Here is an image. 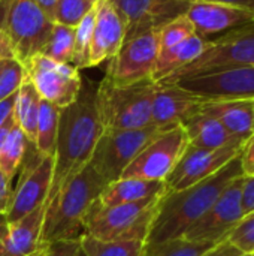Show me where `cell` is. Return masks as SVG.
I'll return each mask as SVG.
<instances>
[{
  "instance_id": "obj_1",
  "label": "cell",
  "mask_w": 254,
  "mask_h": 256,
  "mask_svg": "<svg viewBox=\"0 0 254 256\" xmlns=\"http://www.w3.org/2000/svg\"><path fill=\"white\" fill-rule=\"evenodd\" d=\"M96 90L97 84L82 80L78 98L60 110L52 182L46 204L55 200L91 160L94 147L103 132L96 105Z\"/></svg>"
},
{
  "instance_id": "obj_2",
  "label": "cell",
  "mask_w": 254,
  "mask_h": 256,
  "mask_svg": "<svg viewBox=\"0 0 254 256\" xmlns=\"http://www.w3.org/2000/svg\"><path fill=\"white\" fill-rule=\"evenodd\" d=\"M243 174L241 154H238L214 176L183 190L166 194L159 201L157 214L145 244L183 237L186 231L211 208L222 192Z\"/></svg>"
},
{
  "instance_id": "obj_3",
  "label": "cell",
  "mask_w": 254,
  "mask_h": 256,
  "mask_svg": "<svg viewBox=\"0 0 254 256\" xmlns=\"http://www.w3.org/2000/svg\"><path fill=\"white\" fill-rule=\"evenodd\" d=\"M106 184L87 165L55 200L46 204L40 244L61 240H81L85 236L84 219Z\"/></svg>"
},
{
  "instance_id": "obj_4",
  "label": "cell",
  "mask_w": 254,
  "mask_h": 256,
  "mask_svg": "<svg viewBox=\"0 0 254 256\" xmlns=\"http://www.w3.org/2000/svg\"><path fill=\"white\" fill-rule=\"evenodd\" d=\"M162 198H148L114 207H103L96 201L84 219L85 236L100 242L147 243Z\"/></svg>"
},
{
  "instance_id": "obj_5",
  "label": "cell",
  "mask_w": 254,
  "mask_h": 256,
  "mask_svg": "<svg viewBox=\"0 0 254 256\" xmlns=\"http://www.w3.org/2000/svg\"><path fill=\"white\" fill-rule=\"evenodd\" d=\"M154 90L156 82L151 80L117 86L103 78L96 90V105L103 130L150 126Z\"/></svg>"
},
{
  "instance_id": "obj_6",
  "label": "cell",
  "mask_w": 254,
  "mask_h": 256,
  "mask_svg": "<svg viewBox=\"0 0 254 256\" xmlns=\"http://www.w3.org/2000/svg\"><path fill=\"white\" fill-rule=\"evenodd\" d=\"M52 24L34 0H0V27L21 63L42 52Z\"/></svg>"
},
{
  "instance_id": "obj_7",
  "label": "cell",
  "mask_w": 254,
  "mask_h": 256,
  "mask_svg": "<svg viewBox=\"0 0 254 256\" xmlns=\"http://www.w3.org/2000/svg\"><path fill=\"white\" fill-rule=\"evenodd\" d=\"M168 129L172 128L150 124L139 129L103 130L88 165L106 183L115 182L121 177L129 164Z\"/></svg>"
},
{
  "instance_id": "obj_8",
  "label": "cell",
  "mask_w": 254,
  "mask_h": 256,
  "mask_svg": "<svg viewBox=\"0 0 254 256\" xmlns=\"http://www.w3.org/2000/svg\"><path fill=\"white\" fill-rule=\"evenodd\" d=\"M240 66H254V21L210 40L208 48L196 60L159 82L169 84L183 76Z\"/></svg>"
},
{
  "instance_id": "obj_9",
  "label": "cell",
  "mask_w": 254,
  "mask_h": 256,
  "mask_svg": "<svg viewBox=\"0 0 254 256\" xmlns=\"http://www.w3.org/2000/svg\"><path fill=\"white\" fill-rule=\"evenodd\" d=\"M25 76L39 96L60 110L70 105L79 94L82 76L79 69L69 63H58L43 54H36L22 63Z\"/></svg>"
},
{
  "instance_id": "obj_10",
  "label": "cell",
  "mask_w": 254,
  "mask_h": 256,
  "mask_svg": "<svg viewBox=\"0 0 254 256\" xmlns=\"http://www.w3.org/2000/svg\"><path fill=\"white\" fill-rule=\"evenodd\" d=\"M159 56V32H148L124 40L117 54L108 60L105 80L117 86L153 81Z\"/></svg>"
},
{
  "instance_id": "obj_11",
  "label": "cell",
  "mask_w": 254,
  "mask_h": 256,
  "mask_svg": "<svg viewBox=\"0 0 254 256\" xmlns=\"http://www.w3.org/2000/svg\"><path fill=\"white\" fill-rule=\"evenodd\" d=\"M189 146L187 134L183 126H175L151 141L123 171L120 178L162 180L169 176L186 147Z\"/></svg>"
},
{
  "instance_id": "obj_12",
  "label": "cell",
  "mask_w": 254,
  "mask_h": 256,
  "mask_svg": "<svg viewBox=\"0 0 254 256\" xmlns=\"http://www.w3.org/2000/svg\"><path fill=\"white\" fill-rule=\"evenodd\" d=\"M174 84H178L208 102L254 99V66L226 68L189 75L177 80Z\"/></svg>"
},
{
  "instance_id": "obj_13",
  "label": "cell",
  "mask_w": 254,
  "mask_h": 256,
  "mask_svg": "<svg viewBox=\"0 0 254 256\" xmlns=\"http://www.w3.org/2000/svg\"><path fill=\"white\" fill-rule=\"evenodd\" d=\"M244 176V174H243ZM234 180L211 206V208L196 220L183 236L192 242H208L219 244L231 236L244 218L241 206V180Z\"/></svg>"
},
{
  "instance_id": "obj_14",
  "label": "cell",
  "mask_w": 254,
  "mask_h": 256,
  "mask_svg": "<svg viewBox=\"0 0 254 256\" xmlns=\"http://www.w3.org/2000/svg\"><path fill=\"white\" fill-rule=\"evenodd\" d=\"M244 146H229L223 148H201L189 144L165 178L166 194L190 188L225 168L231 160L241 154Z\"/></svg>"
},
{
  "instance_id": "obj_15",
  "label": "cell",
  "mask_w": 254,
  "mask_h": 256,
  "mask_svg": "<svg viewBox=\"0 0 254 256\" xmlns=\"http://www.w3.org/2000/svg\"><path fill=\"white\" fill-rule=\"evenodd\" d=\"M126 27L124 40L148 32H160L175 18L186 15L190 0H109Z\"/></svg>"
},
{
  "instance_id": "obj_16",
  "label": "cell",
  "mask_w": 254,
  "mask_h": 256,
  "mask_svg": "<svg viewBox=\"0 0 254 256\" xmlns=\"http://www.w3.org/2000/svg\"><path fill=\"white\" fill-rule=\"evenodd\" d=\"M54 159L40 158L36 153L34 162L24 170L15 190L12 192L10 202L6 212L7 222H15L22 216L40 207L48 196L52 182Z\"/></svg>"
},
{
  "instance_id": "obj_17",
  "label": "cell",
  "mask_w": 254,
  "mask_h": 256,
  "mask_svg": "<svg viewBox=\"0 0 254 256\" xmlns=\"http://www.w3.org/2000/svg\"><path fill=\"white\" fill-rule=\"evenodd\" d=\"M208 100L180 87L178 84L156 82L151 105V124L163 128L183 126L202 111Z\"/></svg>"
},
{
  "instance_id": "obj_18",
  "label": "cell",
  "mask_w": 254,
  "mask_h": 256,
  "mask_svg": "<svg viewBox=\"0 0 254 256\" xmlns=\"http://www.w3.org/2000/svg\"><path fill=\"white\" fill-rule=\"evenodd\" d=\"M186 15L192 21L195 33L205 39L210 34L226 33L254 21L253 10L207 2H192Z\"/></svg>"
},
{
  "instance_id": "obj_19",
  "label": "cell",
  "mask_w": 254,
  "mask_h": 256,
  "mask_svg": "<svg viewBox=\"0 0 254 256\" xmlns=\"http://www.w3.org/2000/svg\"><path fill=\"white\" fill-rule=\"evenodd\" d=\"M126 27L117 9L109 0H102L90 45L88 68L111 60L124 44Z\"/></svg>"
},
{
  "instance_id": "obj_20",
  "label": "cell",
  "mask_w": 254,
  "mask_h": 256,
  "mask_svg": "<svg viewBox=\"0 0 254 256\" xmlns=\"http://www.w3.org/2000/svg\"><path fill=\"white\" fill-rule=\"evenodd\" d=\"M45 213L46 201L21 219L9 222L0 256H28L34 254L42 246L40 236L43 230Z\"/></svg>"
},
{
  "instance_id": "obj_21",
  "label": "cell",
  "mask_w": 254,
  "mask_h": 256,
  "mask_svg": "<svg viewBox=\"0 0 254 256\" xmlns=\"http://www.w3.org/2000/svg\"><path fill=\"white\" fill-rule=\"evenodd\" d=\"M165 195L166 186L162 180L118 178L103 188L97 201L103 207H114L144 201L148 198H162Z\"/></svg>"
},
{
  "instance_id": "obj_22",
  "label": "cell",
  "mask_w": 254,
  "mask_h": 256,
  "mask_svg": "<svg viewBox=\"0 0 254 256\" xmlns=\"http://www.w3.org/2000/svg\"><path fill=\"white\" fill-rule=\"evenodd\" d=\"M202 111L216 117L235 138L247 141L254 134V99L207 102Z\"/></svg>"
},
{
  "instance_id": "obj_23",
  "label": "cell",
  "mask_w": 254,
  "mask_h": 256,
  "mask_svg": "<svg viewBox=\"0 0 254 256\" xmlns=\"http://www.w3.org/2000/svg\"><path fill=\"white\" fill-rule=\"evenodd\" d=\"M189 144L201 148H223L229 146H246V140L232 136L226 128L213 116L201 111L183 124Z\"/></svg>"
},
{
  "instance_id": "obj_24",
  "label": "cell",
  "mask_w": 254,
  "mask_h": 256,
  "mask_svg": "<svg viewBox=\"0 0 254 256\" xmlns=\"http://www.w3.org/2000/svg\"><path fill=\"white\" fill-rule=\"evenodd\" d=\"M208 45H210L208 39L195 33V34L189 36L186 40H183L168 50L159 51L157 62H156L154 72H153V81L159 82V81L168 78L169 75H172L174 72L190 64L208 48Z\"/></svg>"
},
{
  "instance_id": "obj_25",
  "label": "cell",
  "mask_w": 254,
  "mask_h": 256,
  "mask_svg": "<svg viewBox=\"0 0 254 256\" xmlns=\"http://www.w3.org/2000/svg\"><path fill=\"white\" fill-rule=\"evenodd\" d=\"M42 98L25 76L19 90L18 99L15 105V118L21 130L25 134L27 140L34 146L36 141V130H37V118H39V108H40Z\"/></svg>"
},
{
  "instance_id": "obj_26",
  "label": "cell",
  "mask_w": 254,
  "mask_h": 256,
  "mask_svg": "<svg viewBox=\"0 0 254 256\" xmlns=\"http://www.w3.org/2000/svg\"><path fill=\"white\" fill-rule=\"evenodd\" d=\"M58 117H60V108L42 99L39 108L36 141H34V150L40 158L54 159L57 132H58Z\"/></svg>"
},
{
  "instance_id": "obj_27",
  "label": "cell",
  "mask_w": 254,
  "mask_h": 256,
  "mask_svg": "<svg viewBox=\"0 0 254 256\" xmlns=\"http://www.w3.org/2000/svg\"><path fill=\"white\" fill-rule=\"evenodd\" d=\"M30 146L31 142L27 140L25 134L21 130L18 123H15L4 144L0 148V168L10 180H13V176L18 172L24 160V154L27 153Z\"/></svg>"
},
{
  "instance_id": "obj_28",
  "label": "cell",
  "mask_w": 254,
  "mask_h": 256,
  "mask_svg": "<svg viewBox=\"0 0 254 256\" xmlns=\"http://www.w3.org/2000/svg\"><path fill=\"white\" fill-rule=\"evenodd\" d=\"M40 54L54 62L72 64L75 56V28L54 22L49 38Z\"/></svg>"
},
{
  "instance_id": "obj_29",
  "label": "cell",
  "mask_w": 254,
  "mask_h": 256,
  "mask_svg": "<svg viewBox=\"0 0 254 256\" xmlns=\"http://www.w3.org/2000/svg\"><path fill=\"white\" fill-rule=\"evenodd\" d=\"M214 246L217 244L208 242H192L180 237L162 243L145 244L144 256H204Z\"/></svg>"
},
{
  "instance_id": "obj_30",
  "label": "cell",
  "mask_w": 254,
  "mask_h": 256,
  "mask_svg": "<svg viewBox=\"0 0 254 256\" xmlns=\"http://www.w3.org/2000/svg\"><path fill=\"white\" fill-rule=\"evenodd\" d=\"M145 243L139 242H100L84 236L81 249L87 256H144Z\"/></svg>"
},
{
  "instance_id": "obj_31",
  "label": "cell",
  "mask_w": 254,
  "mask_h": 256,
  "mask_svg": "<svg viewBox=\"0 0 254 256\" xmlns=\"http://www.w3.org/2000/svg\"><path fill=\"white\" fill-rule=\"evenodd\" d=\"M102 0H99L79 21L75 27V56H73V66L78 69L88 68V56H90V45L93 38V28L96 22V16L99 12Z\"/></svg>"
},
{
  "instance_id": "obj_32",
  "label": "cell",
  "mask_w": 254,
  "mask_h": 256,
  "mask_svg": "<svg viewBox=\"0 0 254 256\" xmlns=\"http://www.w3.org/2000/svg\"><path fill=\"white\" fill-rule=\"evenodd\" d=\"M25 78L24 66L16 58L0 60V100L16 93Z\"/></svg>"
},
{
  "instance_id": "obj_33",
  "label": "cell",
  "mask_w": 254,
  "mask_h": 256,
  "mask_svg": "<svg viewBox=\"0 0 254 256\" xmlns=\"http://www.w3.org/2000/svg\"><path fill=\"white\" fill-rule=\"evenodd\" d=\"M94 4L96 3H91L88 0H58L52 15V21L75 28Z\"/></svg>"
},
{
  "instance_id": "obj_34",
  "label": "cell",
  "mask_w": 254,
  "mask_h": 256,
  "mask_svg": "<svg viewBox=\"0 0 254 256\" xmlns=\"http://www.w3.org/2000/svg\"><path fill=\"white\" fill-rule=\"evenodd\" d=\"M195 34V27L187 15H181L166 24L159 32V51L168 50L183 40H186L189 36Z\"/></svg>"
},
{
  "instance_id": "obj_35",
  "label": "cell",
  "mask_w": 254,
  "mask_h": 256,
  "mask_svg": "<svg viewBox=\"0 0 254 256\" xmlns=\"http://www.w3.org/2000/svg\"><path fill=\"white\" fill-rule=\"evenodd\" d=\"M228 242L244 255L254 254V212L243 218L228 237Z\"/></svg>"
},
{
  "instance_id": "obj_36",
  "label": "cell",
  "mask_w": 254,
  "mask_h": 256,
  "mask_svg": "<svg viewBox=\"0 0 254 256\" xmlns=\"http://www.w3.org/2000/svg\"><path fill=\"white\" fill-rule=\"evenodd\" d=\"M79 249L81 240H61L45 244L42 256H76Z\"/></svg>"
},
{
  "instance_id": "obj_37",
  "label": "cell",
  "mask_w": 254,
  "mask_h": 256,
  "mask_svg": "<svg viewBox=\"0 0 254 256\" xmlns=\"http://www.w3.org/2000/svg\"><path fill=\"white\" fill-rule=\"evenodd\" d=\"M241 206L244 216L254 212V176H243L241 180Z\"/></svg>"
},
{
  "instance_id": "obj_38",
  "label": "cell",
  "mask_w": 254,
  "mask_h": 256,
  "mask_svg": "<svg viewBox=\"0 0 254 256\" xmlns=\"http://www.w3.org/2000/svg\"><path fill=\"white\" fill-rule=\"evenodd\" d=\"M241 165H243L244 176H254V134L247 140L243 148Z\"/></svg>"
},
{
  "instance_id": "obj_39",
  "label": "cell",
  "mask_w": 254,
  "mask_h": 256,
  "mask_svg": "<svg viewBox=\"0 0 254 256\" xmlns=\"http://www.w3.org/2000/svg\"><path fill=\"white\" fill-rule=\"evenodd\" d=\"M10 182L12 180L0 168V213H6L9 207L10 196H12Z\"/></svg>"
},
{
  "instance_id": "obj_40",
  "label": "cell",
  "mask_w": 254,
  "mask_h": 256,
  "mask_svg": "<svg viewBox=\"0 0 254 256\" xmlns=\"http://www.w3.org/2000/svg\"><path fill=\"white\" fill-rule=\"evenodd\" d=\"M16 99H18V92L0 100V124H3L15 112Z\"/></svg>"
},
{
  "instance_id": "obj_41",
  "label": "cell",
  "mask_w": 254,
  "mask_h": 256,
  "mask_svg": "<svg viewBox=\"0 0 254 256\" xmlns=\"http://www.w3.org/2000/svg\"><path fill=\"white\" fill-rule=\"evenodd\" d=\"M244 254H241L235 246H232L228 240L219 243L217 246H214L211 250H208L204 256H243Z\"/></svg>"
},
{
  "instance_id": "obj_42",
  "label": "cell",
  "mask_w": 254,
  "mask_h": 256,
  "mask_svg": "<svg viewBox=\"0 0 254 256\" xmlns=\"http://www.w3.org/2000/svg\"><path fill=\"white\" fill-rule=\"evenodd\" d=\"M190 2H207V3H219L228 6H237L243 9H249L254 12V0H190Z\"/></svg>"
},
{
  "instance_id": "obj_43",
  "label": "cell",
  "mask_w": 254,
  "mask_h": 256,
  "mask_svg": "<svg viewBox=\"0 0 254 256\" xmlns=\"http://www.w3.org/2000/svg\"><path fill=\"white\" fill-rule=\"evenodd\" d=\"M3 58H15V57H13V51L10 48L9 39L6 33L3 32V28L0 27V60Z\"/></svg>"
},
{
  "instance_id": "obj_44",
  "label": "cell",
  "mask_w": 254,
  "mask_h": 256,
  "mask_svg": "<svg viewBox=\"0 0 254 256\" xmlns=\"http://www.w3.org/2000/svg\"><path fill=\"white\" fill-rule=\"evenodd\" d=\"M15 123H16V118H15V114H12L3 124H0V148H1V146L4 144V141H6L9 132H10L12 128L15 126Z\"/></svg>"
},
{
  "instance_id": "obj_45",
  "label": "cell",
  "mask_w": 254,
  "mask_h": 256,
  "mask_svg": "<svg viewBox=\"0 0 254 256\" xmlns=\"http://www.w3.org/2000/svg\"><path fill=\"white\" fill-rule=\"evenodd\" d=\"M34 2L52 20V15H54V10H55V6H57L58 0H34Z\"/></svg>"
},
{
  "instance_id": "obj_46",
  "label": "cell",
  "mask_w": 254,
  "mask_h": 256,
  "mask_svg": "<svg viewBox=\"0 0 254 256\" xmlns=\"http://www.w3.org/2000/svg\"><path fill=\"white\" fill-rule=\"evenodd\" d=\"M7 218H6V213H0V250H1V246L4 243V238H6V234H7Z\"/></svg>"
},
{
  "instance_id": "obj_47",
  "label": "cell",
  "mask_w": 254,
  "mask_h": 256,
  "mask_svg": "<svg viewBox=\"0 0 254 256\" xmlns=\"http://www.w3.org/2000/svg\"><path fill=\"white\" fill-rule=\"evenodd\" d=\"M43 248H45V244H42L34 254H31V255H28V256H42V254H43Z\"/></svg>"
},
{
  "instance_id": "obj_48",
  "label": "cell",
  "mask_w": 254,
  "mask_h": 256,
  "mask_svg": "<svg viewBox=\"0 0 254 256\" xmlns=\"http://www.w3.org/2000/svg\"><path fill=\"white\" fill-rule=\"evenodd\" d=\"M76 256H87V255L84 254V250H82V249H79V250H78V254H76Z\"/></svg>"
},
{
  "instance_id": "obj_49",
  "label": "cell",
  "mask_w": 254,
  "mask_h": 256,
  "mask_svg": "<svg viewBox=\"0 0 254 256\" xmlns=\"http://www.w3.org/2000/svg\"><path fill=\"white\" fill-rule=\"evenodd\" d=\"M88 2H91V3H97L99 0H88Z\"/></svg>"
},
{
  "instance_id": "obj_50",
  "label": "cell",
  "mask_w": 254,
  "mask_h": 256,
  "mask_svg": "<svg viewBox=\"0 0 254 256\" xmlns=\"http://www.w3.org/2000/svg\"><path fill=\"white\" fill-rule=\"evenodd\" d=\"M253 132H254V124H253Z\"/></svg>"
}]
</instances>
